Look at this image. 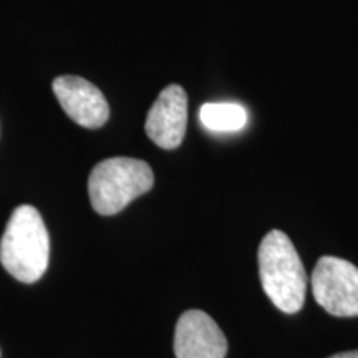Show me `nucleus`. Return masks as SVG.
Returning a JSON list of instances; mask_svg holds the SVG:
<instances>
[{"label":"nucleus","mask_w":358,"mask_h":358,"mask_svg":"<svg viewBox=\"0 0 358 358\" xmlns=\"http://www.w3.org/2000/svg\"><path fill=\"white\" fill-rule=\"evenodd\" d=\"M50 259V237L34 206L15 208L0 239V264L13 279L34 284L42 279Z\"/></svg>","instance_id":"1"},{"label":"nucleus","mask_w":358,"mask_h":358,"mask_svg":"<svg viewBox=\"0 0 358 358\" xmlns=\"http://www.w3.org/2000/svg\"><path fill=\"white\" fill-rule=\"evenodd\" d=\"M329 358H358V350L353 352H345V353H337V355H332Z\"/></svg>","instance_id":"9"},{"label":"nucleus","mask_w":358,"mask_h":358,"mask_svg":"<svg viewBox=\"0 0 358 358\" xmlns=\"http://www.w3.org/2000/svg\"><path fill=\"white\" fill-rule=\"evenodd\" d=\"M227 340L214 319L203 310H187L174 330L176 358H226Z\"/></svg>","instance_id":"7"},{"label":"nucleus","mask_w":358,"mask_h":358,"mask_svg":"<svg viewBox=\"0 0 358 358\" xmlns=\"http://www.w3.org/2000/svg\"><path fill=\"white\" fill-rule=\"evenodd\" d=\"M201 124L209 131H239L248 123V111L239 103H206L199 110Z\"/></svg>","instance_id":"8"},{"label":"nucleus","mask_w":358,"mask_h":358,"mask_svg":"<svg viewBox=\"0 0 358 358\" xmlns=\"http://www.w3.org/2000/svg\"><path fill=\"white\" fill-rule=\"evenodd\" d=\"M259 275L264 292L279 310H301L306 302L307 274L285 232L274 229L262 239L259 245Z\"/></svg>","instance_id":"2"},{"label":"nucleus","mask_w":358,"mask_h":358,"mask_svg":"<svg viewBox=\"0 0 358 358\" xmlns=\"http://www.w3.org/2000/svg\"><path fill=\"white\" fill-rule=\"evenodd\" d=\"M317 303L335 317H358V267L345 259L324 256L312 272Z\"/></svg>","instance_id":"4"},{"label":"nucleus","mask_w":358,"mask_h":358,"mask_svg":"<svg viewBox=\"0 0 358 358\" xmlns=\"http://www.w3.org/2000/svg\"><path fill=\"white\" fill-rule=\"evenodd\" d=\"M186 124L187 96L185 88L169 85L148 111L145 123L148 138L163 150H176L185 140Z\"/></svg>","instance_id":"6"},{"label":"nucleus","mask_w":358,"mask_h":358,"mask_svg":"<svg viewBox=\"0 0 358 358\" xmlns=\"http://www.w3.org/2000/svg\"><path fill=\"white\" fill-rule=\"evenodd\" d=\"M153 185V169L145 161L124 156L103 159L90 173V203L101 216H113Z\"/></svg>","instance_id":"3"},{"label":"nucleus","mask_w":358,"mask_h":358,"mask_svg":"<svg viewBox=\"0 0 358 358\" xmlns=\"http://www.w3.org/2000/svg\"><path fill=\"white\" fill-rule=\"evenodd\" d=\"M52 88L65 113L80 127L96 129L108 122V101L88 80L75 75H62L53 80Z\"/></svg>","instance_id":"5"}]
</instances>
